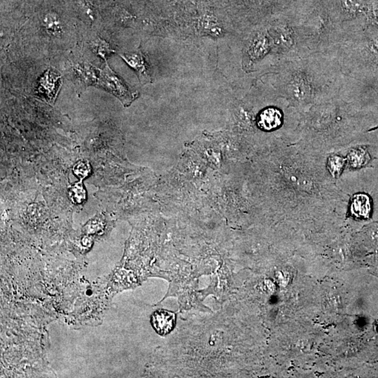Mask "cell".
Instances as JSON below:
<instances>
[{
  "instance_id": "cell-2",
  "label": "cell",
  "mask_w": 378,
  "mask_h": 378,
  "mask_svg": "<svg viewBox=\"0 0 378 378\" xmlns=\"http://www.w3.org/2000/svg\"><path fill=\"white\" fill-rule=\"evenodd\" d=\"M121 57L132 69H134V71H136L139 81L143 84L152 81L150 66L140 51L137 50V52L123 54L121 55Z\"/></svg>"
},
{
  "instance_id": "cell-6",
  "label": "cell",
  "mask_w": 378,
  "mask_h": 378,
  "mask_svg": "<svg viewBox=\"0 0 378 378\" xmlns=\"http://www.w3.org/2000/svg\"><path fill=\"white\" fill-rule=\"evenodd\" d=\"M269 49L268 39L263 34H259L252 41L248 49L251 60H259L266 54Z\"/></svg>"
},
{
  "instance_id": "cell-7",
  "label": "cell",
  "mask_w": 378,
  "mask_h": 378,
  "mask_svg": "<svg viewBox=\"0 0 378 378\" xmlns=\"http://www.w3.org/2000/svg\"><path fill=\"white\" fill-rule=\"evenodd\" d=\"M369 155L366 150L363 148L354 149L349 153L348 161L352 168H361L369 161Z\"/></svg>"
},
{
  "instance_id": "cell-5",
  "label": "cell",
  "mask_w": 378,
  "mask_h": 378,
  "mask_svg": "<svg viewBox=\"0 0 378 378\" xmlns=\"http://www.w3.org/2000/svg\"><path fill=\"white\" fill-rule=\"evenodd\" d=\"M350 210L354 217L362 219L370 217L371 204L368 196L362 194L354 195L351 203Z\"/></svg>"
},
{
  "instance_id": "cell-1",
  "label": "cell",
  "mask_w": 378,
  "mask_h": 378,
  "mask_svg": "<svg viewBox=\"0 0 378 378\" xmlns=\"http://www.w3.org/2000/svg\"><path fill=\"white\" fill-rule=\"evenodd\" d=\"M103 80L105 81V86L116 97L119 98L125 106H128L135 99L136 96L130 91L128 85L111 71L110 74L107 72L105 73Z\"/></svg>"
},
{
  "instance_id": "cell-12",
  "label": "cell",
  "mask_w": 378,
  "mask_h": 378,
  "mask_svg": "<svg viewBox=\"0 0 378 378\" xmlns=\"http://www.w3.org/2000/svg\"><path fill=\"white\" fill-rule=\"evenodd\" d=\"M94 47H96V51H97L98 54H100V55L105 56L110 54V49H109L108 45L106 44L105 41H97Z\"/></svg>"
},
{
  "instance_id": "cell-4",
  "label": "cell",
  "mask_w": 378,
  "mask_h": 378,
  "mask_svg": "<svg viewBox=\"0 0 378 378\" xmlns=\"http://www.w3.org/2000/svg\"><path fill=\"white\" fill-rule=\"evenodd\" d=\"M282 114L274 107L265 109L258 116L257 124L265 131H272L280 126L282 123Z\"/></svg>"
},
{
  "instance_id": "cell-13",
  "label": "cell",
  "mask_w": 378,
  "mask_h": 378,
  "mask_svg": "<svg viewBox=\"0 0 378 378\" xmlns=\"http://www.w3.org/2000/svg\"><path fill=\"white\" fill-rule=\"evenodd\" d=\"M377 326H378V323H377Z\"/></svg>"
},
{
  "instance_id": "cell-11",
  "label": "cell",
  "mask_w": 378,
  "mask_h": 378,
  "mask_svg": "<svg viewBox=\"0 0 378 378\" xmlns=\"http://www.w3.org/2000/svg\"><path fill=\"white\" fill-rule=\"evenodd\" d=\"M73 172L76 177L81 180L85 179L90 175L91 172V168L88 162L80 161L74 165Z\"/></svg>"
},
{
  "instance_id": "cell-8",
  "label": "cell",
  "mask_w": 378,
  "mask_h": 378,
  "mask_svg": "<svg viewBox=\"0 0 378 378\" xmlns=\"http://www.w3.org/2000/svg\"><path fill=\"white\" fill-rule=\"evenodd\" d=\"M345 164V160L339 156L334 155L328 158L327 168L332 176L339 177L341 174Z\"/></svg>"
},
{
  "instance_id": "cell-10",
  "label": "cell",
  "mask_w": 378,
  "mask_h": 378,
  "mask_svg": "<svg viewBox=\"0 0 378 378\" xmlns=\"http://www.w3.org/2000/svg\"><path fill=\"white\" fill-rule=\"evenodd\" d=\"M44 26L46 27L47 32L54 36H59L61 32L62 27L61 22L58 18L54 15H48L44 19Z\"/></svg>"
},
{
  "instance_id": "cell-3",
  "label": "cell",
  "mask_w": 378,
  "mask_h": 378,
  "mask_svg": "<svg viewBox=\"0 0 378 378\" xmlns=\"http://www.w3.org/2000/svg\"><path fill=\"white\" fill-rule=\"evenodd\" d=\"M175 314L165 310H159L152 316L153 328L159 335L166 336L173 329L176 323Z\"/></svg>"
},
{
  "instance_id": "cell-9",
  "label": "cell",
  "mask_w": 378,
  "mask_h": 378,
  "mask_svg": "<svg viewBox=\"0 0 378 378\" xmlns=\"http://www.w3.org/2000/svg\"><path fill=\"white\" fill-rule=\"evenodd\" d=\"M70 196L71 200L75 204L81 205L84 203L86 200V192L81 181L70 187Z\"/></svg>"
}]
</instances>
